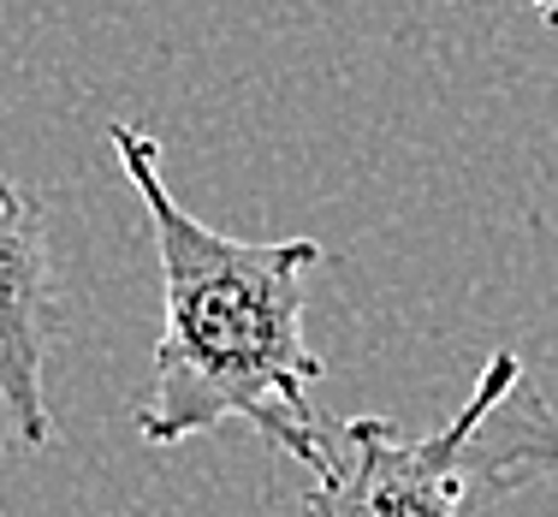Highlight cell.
I'll list each match as a JSON object with an SVG mask.
<instances>
[{
  "label": "cell",
  "mask_w": 558,
  "mask_h": 517,
  "mask_svg": "<svg viewBox=\"0 0 558 517\" xmlns=\"http://www.w3.org/2000/svg\"><path fill=\"white\" fill-rule=\"evenodd\" d=\"M523 375L517 351H494L458 405V417L434 434H404L387 417H322L315 422V482L303 488L310 517H463L470 488V441L499 393Z\"/></svg>",
  "instance_id": "7a4b0ae2"
},
{
  "label": "cell",
  "mask_w": 558,
  "mask_h": 517,
  "mask_svg": "<svg viewBox=\"0 0 558 517\" xmlns=\"http://www.w3.org/2000/svg\"><path fill=\"white\" fill-rule=\"evenodd\" d=\"M523 7H535L541 19H547V24H558V0H523Z\"/></svg>",
  "instance_id": "5b68a950"
},
{
  "label": "cell",
  "mask_w": 558,
  "mask_h": 517,
  "mask_svg": "<svg viewBox=\"0 0 558 517\" xmlns=\"http://www.w3.org/2000/svg\"><path fill=\"white\" fill-rule=\"evenodd\" d=\"M48 339H54V250L43 203L0 172V405L24 446L54 441L48 417Z\"/></svg>",
  "instance_id": "3957f363"
},
{
  "label": "cell",
  "mask_w": 558,
  "mask_h": 517,
  "mask_svg": "<svg viewBox=\"0 0 558 517\" xmlns=\"http://www.w3.org/2000/svg\"><path fill=\"white\" fill-rule=\"evenodd\" d=\"M547 476H558V410L523 369L470 441V488L475 500H499Z\"/></svg>",
  "instance_id": "277c9868"
},
{
  "label": "cell",
  "mask_w": 558,
  "mask_h": 517,
  "mask_svg": "<svg viewBox=\"0 0 558 517\" xmlns=\"http://www.w3.org/2000/svg\"><path fill=\"white\" fill-rule=\"evenodd\" d=\"M125 179L137 184L161 256V339L155 381L137 405L149 446H179L215 429H256L268 446L310 464L322 357L303 339L315 238H238L172 203L161 149L137 125H108Z\"/></svg>",
  "instance_id": "6da1fadb"
}]
</instances>
